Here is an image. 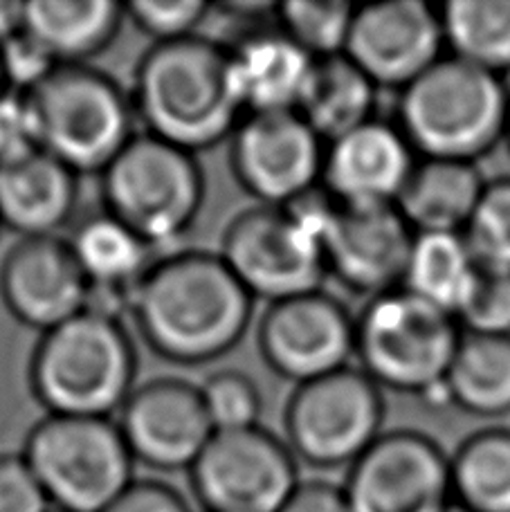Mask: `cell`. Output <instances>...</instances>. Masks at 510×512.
Returning a JSON list of instances; mask_svg holds the SVG:
<instances>
[{"label":"cell","mask_w":510,"mask_h":512,"mask_svg":"<svg viewBox=\"0 0 510 512\" xmlns=\"http://www.w3.org/2000/svg\"><path fill=\"white\" fill-rule=\"evenodd\" d=\"M77 200L79 173L45 151L0 169V225L21 239L57 236Z\"/></svg>","instance_id":"44dd1931"},{"label":"cell","mask_w":510,"mask_h":512,"mask_svg":"<svg viewBox=\"0 0 510 512\" xmlns=\"http://www.w3.org/2000/svg\"><path fill=\"white\" fill-rule=\"evenodd\" d=\"M452 501L468 512H510V429H479L450 456Z\"/></svg>","instance_id":"4316f807"},{"label":"cell","mask_w":510,"mask_h":512,"mask_svg":"<svg viewBox=\"0 0 510 512\" xmlns=\"http://www.w3.org/2000/svg\"><path fill=\"white\" fill-rule=\"evenodd\" d=\"M508 111L502 77L443 57L400 90L396 126L418 158L477 164L504 142Z\"/></svg>","instance_id":"277c9868"},{"label":"cell","mask_w":510,"mask_h":512,"mask_svg":"<svg viewBox=\"0 0 510 512\" xmlns=\"http://www.w3.org/2000/svg\"><path fill=\"white\" fill-rule=\"evenodd\" d=\"M41 151L32 106L25 95L0 97V169Z\"/></svg>","instance_id":"d590c367"},{"label":"cell","mask_w":510,"mask_h":512,"mask_svg":"<svg viewBox=\"0 0 510 512\" xmlns=\"http://www.w3.org/2000/svg\"><path fill=\"white\" fill-rule=\"evenodd\" d=\"M102 512H191L178 490L156 479H135L111 506Z\"/></svg>","instance_id":"74e56055"},{"label":"cell","mask_w":510,"mask_h":512,"mask_svg":"<svg viewBox=\"0 0 510 512\" xmlns=\"http://www.w3.org/2000/svg\"><path fill=\"white\" fill-rule=\"evenodd\" d=\"M7 93H9V88H7V81L3 75V66H0V97H5Z\"/></svg>","instance_id":"60d3db41"},{"label":"cell","mask_w":510,"mask_h":512,"mask_svg":"<svg viewBox=\"0 0 510 512\" xmlns=\"http://www.w3.org/2000/svg\"><path fill=\"white\" fill-rule=\"evenodd\" d=\"M457 322L463 333L510 335V272L479 268Z\"/></svg>","instance_id":"836d02e7"},{"label":"cell","mask_w":510,"mask_h":512,"mask_svg":"<svg viewBox=\"0 0 510 512\" xmlns=\"http://www.w3.org/2000/svg\"><path fill=\"white\" fill-rule=\"evenodd\" d=\"M351 512H445L452 506L450 456L423 432H385L342 483Z\"/></svg>","instance_id":"7c38bea8"},{"label":"cell","mask_w":510,"mask_h":512,"mask_svg":"<svg viewBox=\"0 0 510 512\" xmlns=\"http://www.w3.org/2000/svg\"><path fill=\"white\" fill-rule=\"evenodd\" d=\"M126 21L115 0H27L25 32L59 66H88L117 39Z\"/></svg>","instance_id":"603a6c76"},{"label":"cell","mask_w":510,"mask_h":512,"mask_svg":"<svg viewBox=\"0 0 510 512\" xmlns=\"http://www.w3.org/2000/svg\"><path fill=\"white\" fill-rule=\"evenodd\" d=\"M39 479L23 454H0V512H50Z\"/></svg>","instance_id":"8d00e7d4"},{"label":"cell","mask_w":510,"mask_h":512,"mask_svg":"<svg viewBox=\"0 0 510 512\" xmlns=\"http://www.w3.org/2000/svg\"><path fill=\"white\" fill-rule=\"evenodd\" d=\"M68 245L90 288L113 290L131 297L135 286L156 263L153 256L156 248L106 209L79 221Z\"/></svg>","instance_id":"d4e9b609"},{"label":"cell","mask_w":510,"mask_h":512,"mask_svg":"<svg viewBox=\"0 0 510 512\" xmlns=\"http://www.w3.org/2000/svg\"><path fill=\"white\" fill-rule=\"evenodd\" d=\"M477 272L463 234H416L403 288L457 319Z\"/></svg>","instance_id":"83f0119b"},{"label":"cell","mask_w":510,"mask_h":512,"mask_svg":"<svg viewBox=\"0 0 510 512\" xmlns=\"http://www.w3.org/2000/svg\"><path fill=\"white\" fill-rule=\"evenodd\" d=\"M355 9L344 0H288L277 7V27L315 61L338 57L349 43Z\"/></svg>","instance_id":"f546056e"},{"label":"cell","mask_w":510,"mask_h":512,"mask_svg":"<svg viewBox=\"0 0 510 512\" xmlns=\"http://www.w3.org/2000/svg\"><path fill=\"white\" fill-rule=\"evenodd\" d=\"M212 5L205 0H135L124 5L126 21L151 36L153 43L182 41L198 34Z\"/></svg>","instance_id":"d6a6232c"},{"label":"cell","mask_w":510,"mask_h":512,"mask_svg":"<svg viewBox=\"0 0 510 512\" xmlns=\"http://www.w3.org/2000/svg\"><path fill=\"white\" fill-rule=\"evenodd\" d=\"M504 142H506L508 151H510V111H508V122H506V135H504Z\"/></svg>","instance_id":"b9f144b4"},{"label":"cell","mask_w":510,"mask_h":512,"mask_svg":"<svg viewBox=\"0 0 510 512\" xmlns=\"http://www.w3.org/2000/svg\"><path fill=\"white\" fill-rule=\"evenodd\" d=\"M0 66H3L9 93L30 95L59 68V63L23 30L0 45Z\"/></svg>","instance_id":"e575fe53"},{"label":"cell","mask_w":510,"mask_h":512,"mask_svg":"<svg viewBox=\"0 0 510 512\" xmlns=\"http://www.w3.org/2000/svg\"><path fill=\"white\" fill-rule=\"evenodd\" d=\"M254 297L221 254L187 250L156 259L133 290L131 317L151 351L176 364H207L248 333Z\"/></svg>","instance_id":"6da1fadb"},{"label":"cell","mask_w":510,"mask_h":512,"mask_svg":"<svg viewBox=\"0 0 510 512\" xmlns=\"http://www.w3.org/2000/svg\"><path fill=\"white\" fill-rule=\"evenodd\" d=\"M0 227H3V225H0Z\"/></svg>","instance_id":"f6af8a7d"},{"label":"cell","mask_w":510,"mask_h":512,"mask_svg":"<svg viewBox=\"0 0 510 512\" xmlns=\"http://www.w3.org/2000/svg\"><path fill=\"white\" fill-rule=\"evenodd\" d=\"M416 162L396 122L376 117L326 144L322 185L342 205H396Z\"/></svg>","instance_id":"d6986e66"},{"label":"cell","mask_w":510,"mask_h":512,"mask_svg":"<svg viewBox=\"0 0 510 512\" xmlns=\"http://www.w3.org/2000/svg\"><path fill=\"white\" fill-rule=\"evenodd\" d=\"M25 30L23 0H0V45Z\"/></svg>","instance_id":"ab89813d"},{"label":"cell","mask_w":510,"mask_h":512,"mask_svg":"<svg viewBox=\"0 0 510 512\" xmlns=\"http://www.w3.org/2000/svg\"><path fill=\"white\" fill-rule=\"evenodd\" d=\"M439 7L389 0L355 9L344 54L378 88L405 90L443 59Z\"/></svg>","instance_id":"9a60e30c"},{"label":"cell","mask_w":510,"mask_h":512,"mask_svg":"<svg viewBox=\"0 0 510 512\" xmlns=\"http://www.w3.org/2000/svg\"><path fill=\"white\" fill-rule=\"evenodd\" d=\"M445 512H468V510H463L461 506H457V504H454V501H452V506H450L448 510H445Z\"/></svg>","instance_id":"7bdbcfd3"},{"label":"cell","mask_w":510,"mask_h":512,"mask_svg":"<svg viewBox=\"0 0 510 512\" xmlns=\"http://www.w3.org/2000/svg\"><path fill=\"white\" fill-rule=\"evenodd\" d=\"M117 425L133 461L160 472H189L214 436L200 387L180 378H153L135 387Z\"/></svg>","instance_id":"2e32d148"},{"label":"cell","mask_w":510,"mask_h":512,"mask_svg":"<svg viewBox=\"0 0 510 512\" xmlns=\"http://www.w3.org/2000/svg\"><path fill=\"white\" fill-rule=\"evenodd\" d=\"M443 393L452 405L479 418L510 414V335L463 333Z\"/></svg>","instance_id":"484cf974"},{"label":"cell","mask_w":510,"mask_h":512,"mask_svg":"<svg viewBox=\"0 0 510 512\" xmlns=\"http://www.w3.org/2000/svg\"><path fill=\"white\" fill-rule=\"evenodd\" d=\"M486 182L477 164L418 158L396 209L414 234H463Z\"/></svg>","instance_id":"7402d4cb"},{"label":"cell","mask_w":510,"mask_h":512,"mask_svg":"<svg viewBox=\"0 0 510 512\" xmlns=\"http://www.w3.org/2000/svg\"><path fill=\"white\" fill-rule=\"evenodd\" d=\"M189 481L205 512H279L302 479L288 443L259 425L214 432Z\"/></svg>","instance_id":"8fae6325"},{"label":"cell","mask_w":510,"mask_h":512,"mask_svg":"<svg viewBox=\"0 0 510 512\" xmlns=\"http://www.w3.org/2000/svg\"><path fill=\"white\" fill-rule=\"evenodd\" d=\"M414 230L396 205H338L326 227V272L364 297L403 288Z\"/></svg>","instance_id":"e0dca14e"},{"label":"cell","mask_w":510,"mask_h":512,"mask_svg":"<svg viewBox=\"0 0 510 512\" xmlns=\"http://www.w3.org/2000/svg\"><path fill=\"white\" fill-rule=\"evenodd\" d=\"M378 93L380 88L346 54L317 59L297 113L329 144L376 120Z\"/></svg>","instance_id":"cb8c5ba5"},{"label":"cell","mask_w":510,"mask_h":512,"mask_svg":"<svg viewBox=\"0 0 510 512\" xmlns=\"http://www.w3.org/2000/svg\"><path fill=\"white\" fill-rule=\"evenodd\" d=\"M207 416L214 432H239L259 427L263 400L261 391L248 373L236 369L216 371L200 387Z\"/></svg>","instance_id":"1f68e13d"},{"label":"cell","mask_w":510,"mask_h":512,"mask_svg":"<svg viewBox=\"0 0 510 512\" xmlns=\"http://www.w3.org/2000/svg\"><path fill=\"white\" fill-rule=\"evenodd\" d=\"M230 77L243 115L297 111L315 59L275 25H261L232 48Z\"/></svg>","instance_id":"ffe728a7"},{"label":"cell","mask_w":510,"mask_h":512,"mask_svg":"<svg viewBox=\"0 0 510 512\" xmlns=\"http://www.w3.org/2000/svg\"><path fill=\"white\" fill-rule=\"evenodd\" d=\"M385 391L355 367L295 387L284 414L286 443L297 461L338 470L385 434Z\"/></svg>","instance_id":"9c48e42d"},{"label":"cell","mask_w":510,"mask_h":512,"mask_svg":"<svg viewBox=\"0 0 510 512\" xmlns=\"http://www.w3.org/2000/svg\"><path fill=\"white\" fill-rule=\"evenodd\" d=\"M463 239L479 268L510 272V176L486 182Z\"/></svg>","instance_id":"4dcf8cb0"},{"label":"cell","mask_w":510,"mask_h":512,"mask_svg":"<svg viewBox=\"0 0 510 512\" xmlns=\"http://www.w3.org/2000/svg\"><path fill=\"white\" fill-rule=\"evenodd\" d=\"M41 151L75 173H102L135 135L133 99L93 66H59L25 95Z\"/></svg>","instance_id":"8992f818"},{"label":"cell","mask_w":510,"mask_h":512,"mask_svg":"<svg viewBox=\"0 0 510 512\" xmlns=\"http://www.w3.org/2000/svg\"><path fill=\"white\" fill-rule=\"evenodd\" d=\"M90 283L68 239H21L0 263V299L16 322L48 333L88 308Z\"/></svg>","instance_id":"ac0fdd59"},{"label":"cell","mask_w":510,"mask_h":512,"mask_svg":"<svg viewBox=\"0 0 510 512\" xmlns=\"http://www.w3.org/2000/svg\"><path fill=\"white\" fill-rule=\"evenodd\" d=\"M230 142L234 178L257 205L284 207L322 185L326 142L297 111L243 115Z\"/></svg>","instance_id":"4fadbf2b"},{"label":"cell","mask_w":510,"mask_h":512,"mask_svg":"<svg viewBox=\"0 0 510 512\" xmlns=\"http://www.w3.org/2000/svg\"><path fill=\"white\" fill-rule=\"evenodd\" d=\"M450 57L490 75L510 72V0H450L439 7Z\"/></svg>","instance_id":"f1b7e54d"},{"label":"cell","mask_w":510,"mask_h":512,"mask_svg":"<svg viewBox=\"0 0 510 512\" xmlns=\"http://www.w3.org/2000/svg\"><path fill=\"white\" fill-rule=\"evenodd\" d=\"M257 344L263 362L299 387L351 367L355 317L329 292H306L268 306Z\"/></svg>","instance_id":"5bb4252c"},{"label":"cell","mask_w":510,"mask_h":512,"mask_svg":"<svg viewBox=\"0 0 510 512\" xmlns=\"http://www.w3.org/2000/svg\"><path fill=\"white\" fill-rule=\"evenodd\" d=\"M227 268L254 299L275 301L322 290V241L286 207L254 205L227 225L221 252Z\"/></svg>","instance_id":"30bf717a"},{"label":"cell","mask_w":510,"mask_h":512,"mask_svg":"<svg viewBox=\"0 0 510 512\" xmlns=\"http://www.w3.org/2000/svg\"><path fill=\"white\" fill-rule=\"evenodd\" d=\"M50 512H63V510H57V508H50Z\"/></svg>","instance_id":"ee69618b"},{"label":"cell","mask_w":510,"mask_h":512,"mask_svg":"<svg viewBox=\"0 0 510 512\" xmlns=\"http://www.w3.org/2000/svg\"><path fill=\"white\" fill-rule=\"evenodd\" d=\"M138 358L120 319L84 310L41 333L30 360V387L50 416L111 418L129 400Z\"/></svg>","instance_id":"3957f363"},{"label":"cell","mask_w":510,"mask_h":512,"mask_svg":"<svg viewBox=\"0 0 510 512\" xmlns=\"http://www.w3.org/2000/svg\"><path fill=\"white\" fill-rule=\"evenodd\" d=\"M23 456L63 512H102L135 481L133 454L111 418L48 414L27 434Z\"/></svg>","instance_id":"ba28073f"},{"label":"cell","mask_w":510,"mask_h":512,"mask_svg":"<svg viewBox=\"0 0 510 512\" xmlns=\"http://www.w3.org/2000/svg\"><path fill=\"white\" fill-rule=\"evenodd\" d=\"M279 512H351L342 486L329 481H299Z\"/></svg>","instance_id":"f35d334b"},{"label":"cell","mask_w":510,"mask_h":512,"mask_svg":"<svg viewBox=\"0 0 510 512\" xmlns=\"http://www.w3.org/2000/svg\"><path fill=\"white\" fill-rule=\"evenodd\" d=\"M104 209L153 248L178 241L203 209L205 176L180 146L138 133L99 173Z\"/></svg>","instance_id":"52a82bcc"},{"label":"cell","mask_w":510,"mask_h":512,"mask_svg":"<svg viewBox=\"0 0 510 512\" xmlns=\"http://www.w3.org/2000/svg\"><path fill=\"white\" fill-rule=\"evenodd\" d=\"M461 335L450 313L396 288L355 317V358L382 391L430 396L443 391Z\"/></svg>","instance_id":"5b68a950"},{"label":"cell","mask_w":510,"mask_h":512,"mask_svg":"<svg viewBox=\"0 0 510 512\" xmlns=\"http://www.w3.org/2000/svg\"><path fill=\"white\" fill-rule=\"evenodd\" d=\"M131 99L144 133L189 153L230 140L243 120L227 48L200 34L153 43L135 70Z\"/></svg>","instance_id":"7a4b0ae2"}]
</instances>
